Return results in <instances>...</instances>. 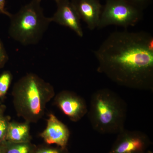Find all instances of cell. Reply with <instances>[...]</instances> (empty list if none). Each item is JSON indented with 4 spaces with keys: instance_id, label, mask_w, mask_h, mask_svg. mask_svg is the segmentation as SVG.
<instances>
[{
    "instance_id": "cell-10",
    "label": "cell",
    "mask_w": 153,
    "mask_h": 153,
    "mask_svg": "<svg viewBox=\"0 0 153 153\" xmlns=\"http://www.w3.org/2000/svg\"><path fill=\"white\" fill-rule=\"evenodd\" d=\"M41 136L48 144H56L64 149L69 138V130L65 125L51 114L47 120V127L41 134Z\"/></svg>"
},
{
    "instance_id": "cell-11",
    "label": "cell",
    "mask_w": 153,
    "mask_h": 153,
    "mask_svg": "<svg viewBox=\"0 0 153 153\" xmlns=\"http://www.w3.org/2000/svg\"><path fill=\"white\" fill-rule=\"evenodd\" d=\"M29 131V126L27 124H9L6 140L14 143H28L30 138Z\"/></svg>"
},
{
    "instance_id": "cell-3",
    "label": "cell",
    "mask_w": 153,
    "mask_h": 153,
    "mask_svg": "<svg viewBox=\"0 0 153 153\" xmlns=\"http://www.w3.org/2000/svg\"><path fill=\"white\" fill-rule=\"evenodd\" d=\"M14 103L19 115L35 122L43 115L46 103L53 97L52 85L33 73L22 77L14 85Z\"/></svg>"
},
{
    "instance_id": "cell-20",
    "label": "cell",
    "mask_w": 153,
    "mask_h": 153,
    "mask_svg": "<svg viewBox=\"0 0 153 153\" xmlns=\"http://www.w3.org/2000/svg\"><path fill=\"white\" fill-rule=\"evenodd\" d=\"M40 1H41V0H40ZM54 1H55V2H57V1H58V0H54Z\"/></svg>"
},
{
    "instance_id": "cell-18",
    "label": "cell",
    "mask_w": 153,
    "mask_h": 153,
    "mask_svg": "<svg viewBox=\"0 0 153 153\" xmlns=\"http://www.w3.org/2000/svg\"><path fill=\"white\" fill-rule=\"evenodd\" d=\"M36 153H61L59 150L52 148H45L38 150Z\"/></svg>"
},
{
    "instance_id": "cell-6",
    "label": "cell",
    "mask_w": 153,
    "mask_h": 153,
    "mask_svg": "<svg viewBox=\"0 0 153 153\" xmlns=\"http://www.w3.org/2000/svg\"><path fill=\"white\" fill-rule=\"evenodd\" d=\"M55 102L63 113L73 121L80 120L88 111L84 99L70 91L60 92L57 95Z\"/></svg>"
},
{
    "instance_id": "cell-7",
    "label": "cell",
    "mask_w": 153,
    "mask_h": 153,
    "mask_svg": "<svg viewBox=\"0 0 153 153\" xmlns=\"http://www.w3.org/2000/svg\"><path fill=\"white\" fill-rule=\"evenodd\" d=\"M57 10L52 17L51 22L69 28L80 37L83 36L79 15L70 0H58Z\"/></svg>"
},
{
    "instance_id": "cell-2",
    "label": "cell",
    "mask_w": 153,
    "mask_h": 153,
    "mask_svg": "<svg viewBox=\"0 0 153 153\" xmlns=\"http://www.w3.org/2000/svg\"><path fill=\"white\" fill-rule=\"evenodd\" d=\"M127 110L126 102L119 96L108 88H102L91 96L88 113L94 130L115 134L125 129Z\"/></svg>"
},
{
    "instance_id": "cell-17",
    "label": "cell",
    "mask_w": 153,
    "mask_h": 153,
    "mask_svg": "<svg viewBox=\"0 0 153 153\" xmlns=\"http://www.w3.org/2000/svg\"><path fill=\"white\" fill-rule=\"evenodd\" d=\"M5 4L6 0H0V14L6 15L10 18L12 14L6 10L5 8Z\"/></svg>"
},
{
    "instance_id": "cell-12",
    "label": "cell",
    "mask_w": 153,
    "mask_h": 153,
    "mask_svg": "<svg viewBox=\"0 0 153 153\" xmlns=\"http://www.w3.org/2000/svg\"><path fill=\"white\" fill-rule=\"evenodd\" d=\"M12 143L5 146L4 153H31L32 147L29 143Z\"/></svg>"
},
{
    "instance_id": "cell-9",
    "label": "cell",
    "mask_w": 153,
    "mask_h": 153,
    "mask_svg": "<svg viewBox=\"0 0 153 153\" xmlns=\"http://www.w3.org/2000/svg\"><path fill=\"white\" fill-rule=\"evenodd\" d=\"M81 20L90 30L98 28L102 7L100 0H71Z\"/></svg>"
},
{
    "instance_id": "cell-13",
    "label": "cell",
    "mask_w": 153,
    "mask_h": 153,
    "mask_svg": "<svg viewBox=\"0 0 153 153\" xmlns=\"http://www.w3.org/2000/svg\"><path fill=\"white\" fill-rule=\"evenodd\" d=\"M12 75L9 71H5L0 76V98L5 95L12 80Z\"/></svg>"
},
{
    "instance_id": "cell-4",
    "label": "cell",
    "mask_w": 153,
    "mask_h": 153,
    "mask_svg": "<svg viewBox=\"0 0 153 153\" xmlns=\"http://www.w3.org/2000/svg\"><path fill=\"white\" fill-rule=\"evenodd\" d=\"M41 1L32 0L10 18L9 35L24 46L38 44L52 22L44 16Z\"/></svg>"
},
{
    "instance_id": "cell-1",
    "label": "cell",
    "mask_w": 153,
    "mask_h": 153,
    "mask_svg": "<svg viewBox=\"0 0 153 153\" xmlns=\"http://www.w3.org/2000/svg\"><path fill=\"white\" fill-rule=\"evenodd\" d=\"M97 71L124 87L153 89V37L140 31L114 32L94 52Z\"/></svg>"
},
{
    "instance_id": "cell-16",
    "label": "cell",
    "mask_w": 153,
    "mask_h": 153,
    "mask_svg": "<svg viewBox=\"0 0 153 153\" xmlns=\"http://www.w3.org/2000/svg\"><path fill=\"white\" fill-rule=\"evenodd\" d=\"M9 56L2 42L0 40V68L2 67L8 60Z\"/></svg>"
},
{
    "instance_id": "cell-19",
    "label": "cell",
    "mask_w": 153,
    "mask_h": 153,
    "mask_svg": "<svg viewBox=\"0 0 153 153\" xmlns=\"http://www.w3.org/2000/svg\"><path fill=\"white\" fill-rule=\"evenodd\" d=\"M5 147L0 146V153H4Z\"/></svg>"
},
{
    "instance_id": "cell-5",
    "label": "cell",
    "mask_w": 153,
    "mask_h": 153,
    "mask_svg": "<svg viewBox=\"0 0 153 153\" xmlns=\"http://www.w3.org/2000/svg\"><path fill=\"white\" fill-rule=\"evenodd\" d=\"M143 17V11L126 0H106L98 28L116 25L128 27L137 25Z\"/></svg>"
},
{
    "instance_id": "cell-8",
    "label": "cell",
    "mask_w": 153,
    "mask_h": 153,
    "mask_svg": "<svg viewBox=\"0 0 153 153\" xmlns=\"http://www.w3.org/2000/svg\"><path fill=\"white\" fill-rule=\"evenodd\" d=\"M118 134L117 142L109 153H141L146 146V137L141 132L124 129Z\"/></svg>"
},
{
    "instance_id": "cell-15",
    "label": "cell",
    "mask_w": 153,
    "mask_h": 153,
    "mask_svg": "<svg viewBox=\"0 0 153 153\" xmlns=\"http://www.w3.org/2000/svg\"><path fill=\"white\" fill-rule=\"evenodd\" d=\"M8 125L6 119L0 118V143L6 140Z\"/></svg>"
},
{
    "instance_id": "cell-14",
    "label": "cell",
    "mask_w": 153,
    "mask_h": 153,
    "mask_svg": "<svg viewBox=\"0 0 153 153\" xmlns=\"http://www.w3.org/2000/svg\"><path fill=\"white\" fill-rule=\"evenodd\" d=\"M137 8L143 10L149 5L152 0H126Z\"/></svg>"
}]
</instances>
